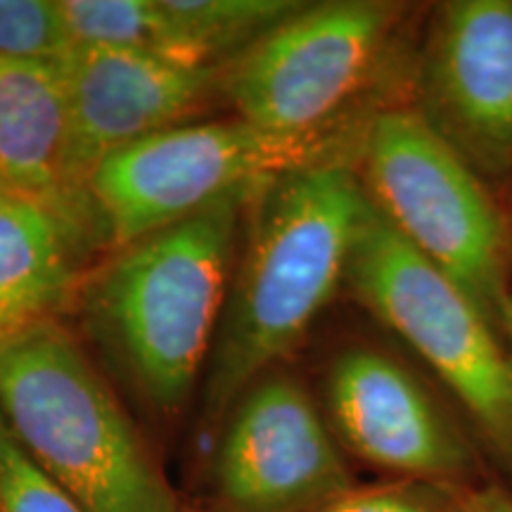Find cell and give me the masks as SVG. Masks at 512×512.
<instances>
[{
	"label": "cell",
	"instance_id": "cell-1",
	"mask_svg": "<svg viewBox=\"0 0 512 512\" xmlns=\"http://www.w3.org/2000/svg\"><path fill=\"white\" fill-rule=\"evenodd\" d=\"M366 209L351 162L302 166L256 192L207 366L211 420L309 335L347 283Z\"/></svg>",
	"mask_w": 512,
	"mask_h": 512
},
{
	"label": "cell",
	"instance_id": "cell-2",
	"mask_svg": "<svg viewBox=\"0 0 512 512\" xmlns=\"http://www.w3.org/2000/svg\"><path fill=\"white\" fill-rule=\"evenodd\" d=\"M261 188L223 197L117 249L86 287L93 337L159 415L181 413L209 366L242 216Z\"/></svg>",
	"mask_w": 512,
	"mask_h": 512
},
{
	"label": "cell",
	"instance_id": "cell-3",
	"mask_svg": "<svg viewBox=\"0 0 512 512\" xmlns=\"http://www.w3.org/2000/svg\"><path fill=\"white\" fill-rule=\"evenodd\" d=\"M0 415L86 512H181L131 415L57 318L0 339Z\"/></svg>",
	"mask_w": 512,
	"mask_h": 512
},
{
	"label": "cell",
	"instance_id": "cell-4",
	"mask_svg": "<svg viewBox=\"0 0 512 512\" xmlns=\"http://www.w3.org/2000/svg\"><path fill=\"white\" fill-rule=\"evenodd\" d=\"M351 166L384 223L501 332L512 287V233L501 195L411 102L373 114Z\"/></svg>",
	"mask_w": 512,
	"mask_h": 512
},
{
	"label": "cell",
	"instance_id": "cell-5",
	"mask_svg": "<svg viewBox=\"0 0 512 512\" xmlns=\"http://www.w3.org/2000/svg\"><path fill=\"white\" fill-rule=\"evenodd\" d=\"M344 287L430 370L427 377L512 491V358L496 325L408 247L370 202Z\"/></svg>",
	"mask_w": 512,
	"mask_h": 512
},
{
	"label": "cell",
	"instance_id": "cell-6",
	"mask_svg": "<svg viewBox=\"0 0 512 512\" xmlns=\"http://www.w3.org/2000/svg\"><path fill=\"white\" fill-rule=\"evenodd\" d=\"M408 15L389 0L302 3L235 57L223 88L240 119L351 162L339 128L380 83Z\"/></svg>",
	"mask_w": 512,
	"mask_h": 512
},
{
	"label": "cell",
	"instance_id": "cell-7",
	"mask_svg": "<svg viewBox=\"0 0 512 512\" xmlns=\"http://www.w3.org/2000/svg\"><path fill=\"white\" fill-rule=\"evenodd\" d=\"M337 162L235 117L166 128L105 157L86 183L95 238L121 249L287 171Z\"/></svg>",
	"mask_w": 512,
	"mask_h": 512
},
{
	"label": "cell",
	"instance_id": "cell-8",
	"mask_svg": "<svg viewBox=\"0 0 512 512\" xmlns=\"http://www.w3.org/2000/svg\"><path fill=\"white\" fill-rule=\"evenodd\" d=\"M318 401L351 463L384 479L456 491L498 479L437 384L380 344L339 347L325 366Z\"/></svg>",
	"mask_w": 512,
	"mask_h": 512
},
{
	"label": "cell",
	"instance_id": "cell-9",
	"mask_svg": "<svg viewBox=\"0 0 512 512\" xmlns=\"http://www.w3.org/2000/svg\"><path fill=\"white\" fill-rule=\"evenodd\" d=\"M219 425L204 512H320L358 486L318 396L290 373L261 375Z\"/></svg>",
	"mask_w": 512,
	"mask_h": 512
},
{
	"label": "cell",
	"instance_id": "cell-10",
	"mask_svg": "<svg viewBox=\"0 0 512 512\" xmlns=\"http://www.w3.org/2000/svg\"><path fill=\"white\" fill-rule=\"evenodd\" d=\"M408 102L501 195L512 178V0L432 5Z\"/></svg>",
	"mask_w": 512,
	"mask_h": 512
},
{
	"label": "cell",
	"instance_id": "cell-11",
	"mask_svg": "<svg viewBox=\"0 0 512 512\" xmlns=\"http://www.w3.org/2000/svg\"><path fill=\"white\" fill-rule=\"evenodd\" d=\"M60 67L83 185L105 157L185 124L214 86V67L128 48L74 46Z\"/></svg>",
	"mask_w": 512,
	"mask_h": 512
},
{
	"label": "cell",
	"instance_id": "cell-12",
	"mask_svg": "<svg viewBox=\"0 0 512 512\" xmlns=\"http://www.w3.org/2000/svg\"><path fill=\"white\" fill-rule=\"evenodd\" d=\"M0 181L95 238L60 64L0 57Z\"/></svg>",
	"mask_w": 512,
	"mask_h": 512
},
{
	"label": "cell",
	"instance_id": "cell-13",
	"mask_svg": "<svg viewBox=\"0 0 512 512\" xmlns=\"http://www.w3.org/2000/svg\"><path fill=\"white\" fill-rule=\"evenodd\" d=\"M93 235L46 204L0 192V339L55 313L79 290Z\"/></svg>",
	"mask_w": 512,
	"mask_h": 512
},
{
	"label": "cell",
	"instance_id": "cell-14",
	"mask_svg": "<svg viewBox=\"0 0 512 512\" xmlns=\"http://www.w3.org/2000/svg\"><path fill=\"white\" fill-rule=\"evenodd\" d=\"M302 3L290 0H159L169 27L171 57L214 67L216 57L254 46Z\"/></svg>",
	"mask_w": 512,
	"mask_h": 512
},
{
	"label": "cell",
	"instance_id": "cell-15",
	"mask_svg": "<svg viewBox=\"0 0 512 512\" xmlns=\"http://www.w3.org/2000/svg\"><path fill=\"white\" fill-rule=\"evenodd\" d=\"M74 46L143 50L171 57L159 0H60Z\"/></svg>",
	"mask_w": 512,
	"mask_h": 512
},
{
	"label": "cell",
	"instance_id": "cell-16",
	"mask_svg": "<svg viewBox=\"0 0 512 512\" xmlns=\"http://www.w3.org/2000/svg\"><path fill=\"white\" fill-rule=\"evenodd\" d=\"M60 0H0V57L60 64L72 53Z\"/></svg>",
	"mask_w": 512,
	"mask_h": 512
},
{
	"label": "cell",
	"instance_id": "cell-17",
	"mask_svg": "<svg viewBox=\"0 0 512 512\" xmlns=\"http://www.w3.org/2000/svg\"><path fill=\"white\" fill-rule=\"evenodd\" d=\"M0 512H86L38 467L0 415Z\"/></svg>",
	"mask_w": 512,
	"mask_h": 512
},
{
	"label": "cell",
	"instance_id": "cell-18",
	"mask_svg": "<svg viewBox=\"0 0 512 512\" xmlns=\"http://www.w3.org/2000/svg\"><path fill=\"white\" fill-rule=\"evenodd\" d=\"M320 512H467L463 491L439 484L384 479L358 484Z\"/></svg>",
	"mask_w": 512,
	"mask_h": 512
},
{
	"label": "cell",
	"instance_id": "cell-19",
	"mask_svg": "<svg viewBox=\"0 0 512 512\" xmlns=\"http://www.w3.org/2000/svg\"><path fill=\"white\" fill-rule=\"evenodd\" d=\"M463 501L467 512H512V491L501 479L463 491Z\"/></svg>",
	"mask_w": 512,
	"mask_h": 512
},
{
	"label": "cell",
	"instance_id": "cell-20",
	"mask_svg": "<svg viewBox=\"0 0 512 512\" xmlns=\"http://www.w3.org/2000/svg\"><path fill=\"white\" fill-rule=\"evenodd\" d=\"M501 335H503V342H505V347H508L510 358H512V287H510V294H508V299H505V306H503Z\"/></svg>",
	"mask_w": 512,
	"mask_h": 512
},
{
	"label": "cell",
	"instance_id": "cell-21",
	"mask_svg": "<svg viewBox=\"0 0 512 512\" xmlns=\"http://www.w3.org/2000/svg\"><path fill=\"white\" fill-rule=\"evenodd\" d=\"M501 200H503L505 214H508V221H510V233H512V178H510V183L505 185V190L501 192Z\"/></svg>",
	"mask_w": 512,
	"mask_h": 512
},
{
	"label": "cell",
	"instance_id": "cell-22",
	"mask_svg": "<svg viewBox=\"0 0 512 512\" xmlns=\"http://www.w3.org/2000/svg\"><path fill=\"white\" fill-rule=\"evenodd\" d=\"M0 192H10V190L3 185V181H0Z\"/></svg>",
	"mask_w": 512,
	"mask_h": 512
},
{
	"label": "cell",
	"instance_id": "cell-23",
	"mask_svg": "<svg viewBox=\"0 0 512 512\" xmlns=\"http://www.w3.org/2000/svg\"><path fill=\"white\" fill-rule=\"evenodd\" d=\"M181 512H195V510H185V508H183V510H181Z\"/></svg>",
	"mask_w": 512,
	"mask_h": 512
}]
</instances>
